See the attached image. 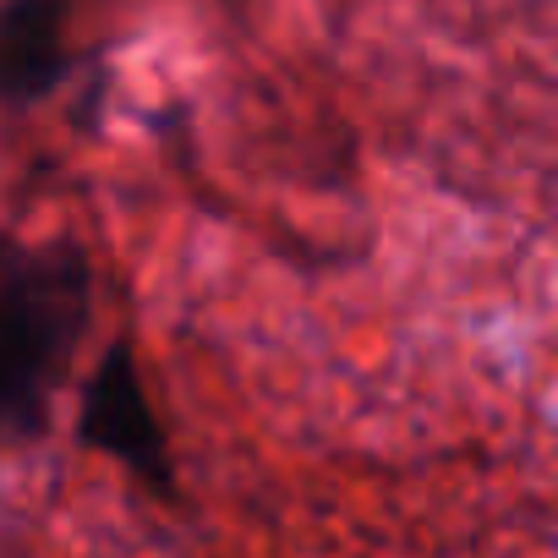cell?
<instances>
[{
	"label": "cell",
	"mask_w": 558,
	"mask_h": 558,
	"mask_svg": "<svg viewBox=\"0 0 558 558\" xmlns=\"http://www.w3.org/2000/svg\"><path fill=\"white\" fill-rule=\"evenodd\" d=\"M50 56H56L50 0H12V17H7V83H12V99H23L28 88L45 83Z\"/></svg>",
	"instance_id": "6da1fadb"
},
{
	"label": "cell",
	"mask_w": 558,
	"mask_h": 558,
	"mask_svg": "<svg viewBox=\"0 0 558 558\" xmlns=\"http://www.w3.org/2000/svg\"><path fill=\"white\" fill-rule=\"evenodd\" d=\"M94 438H99L105 449H116L121 460L159 471V444H154V427H148V416H143V405H137V395H132V384H126L121 373H110V378H105V389H99Z\"/></svg>",
	"instance_id": "7a4b0ae2"
}]
</instances>
